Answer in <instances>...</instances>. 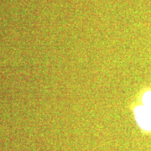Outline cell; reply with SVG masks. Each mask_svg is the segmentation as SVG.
I'll return each instance as SVG.
<instances>
[{
    "instance_id": "7a4b0ae2",
    "label": "cell",
    "mask_w": 151,
    "mask_h": 151,
    "mask_svg": "<svg viewBox=\"0 0 151 151\" xmlns=\"http://www.w3.org/2000/svg\"><path fill=\"white\" fill-rule=\"evenodd\" d=\"M143 103L145 106L151 108V92H147L146 94H145L143 97Z\"/></svg>"
},
{
    "instance_id": "6da1fadb",
    "label": "cell",
    "mask_w": 151,
    "mask_h": 151,
    "mask_svg": "<svg viewBox=\"0 0 151 151\" xmlns=\"http://www.w3.org/2000/svg\"><path fill=\"white\" fill-rule=\"evenodd\" d=\"M135 118L142 129L151 131V108L140 106L135 110Z\"/></svg>"
}]
</instances>
